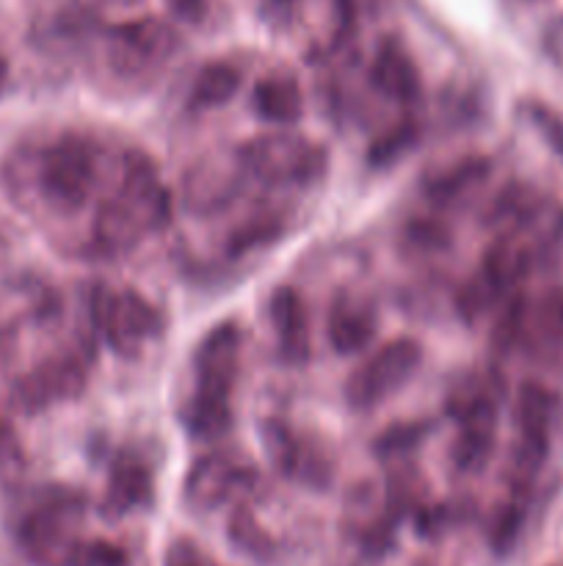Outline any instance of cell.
I'll return each mask as SVG.
<instances>
[{"instance_id":"obj_20","label":"cell","mask_w":563,"mask_h":566,"mask_svg":"<svg viewBox=\"0 0 563 566\" xmlns=\"http://www.w3.org/2000/svg\"><path fill=\"white\" fill-rule=\"evenodd\" d=\"M152 501V475L138 459H119L110 470L108 490L103 497V512L108 517H121V514L141 509Z\"/></svg>"},{"instance_id":"obj_12","label":"cell","mask_w":563,"mask_h":566,"mask_svg":"<svg viewBox=\"0 0 563 566\" xmlns=\"http://www.w3.org/2000/svg\"><path fill=\"white\" fill-rule=\"evenodd\" d=\"M506 398V381L495 370H475L447 396V412L458 429H497V412Z\"/></svg>"},{"instance_id":"obj_26","label":"cell","mask_w":563,"mask_h":566,"mask_svg":"<svg viewBox=\"0 0 563 566\" xmlns=\"http://www.w3.org/2000/svg\"><path fill=\"white\" fill-rule=\"evenodd\" d=\"M241 70L230 61H210L199 70L196 81L191 88V105L193 108H219V105L230 103L241 88Z\"/></svg>"},{"instance_id":"obj_3","label":"cell","mask_w":563,"mask_h":566,"mask_svg":"<svg viewBox=\"0 0 563 566\" xmlns=\"http://www.w3.org/2000/svg\"><path fill=\"white\" fill-rule=\"evenodd\" d=\"M423 363V346L412 337H397L375 348L346 381V401L357 412H368L395 396Z\"/></svg>"},{"instance_id":"obj_33","label":"cell","mask_w":563,"mask_h":566,"mask_svg":"<svg viewBox=\"0 0 563 566\" xmlns=\"http://www.w3.org/2000/svg\"><path fill=\"white\" fill-rule=\"evenodd\" d=\"M66 566H127V553L105 539H81Z\"/></svg>"},{"instance_id":"obj_7","label":"cell","mask_w":563,"mask_h":566,"mask_svg":"<svg viewBox=\"0 0 563 566\" xmlns=\"http://www.w3.org/2000/svg\"><path fill=\"white\" fill-rule=\"evenodd\" d=\"M517 348L544 368L563 370V287L524 298Z\"/></svg>"},{"instance_id":"obj_25","label":"cell","mask_w":563,"mask_h":566,"mask_svg":"<svg viewBox=\"0 0 563 566\" xmlns=\"http://www.w3.org/2000/svg\"><path fill=\"white\" fill-rule=\"evenodd\" d=\"M180 423L193 440H221L232 429L230 398H213L193 392L191 401L180 409Z\"/></svg>"},{"instance_id":"obj_23","label":"cell","mask_w":563,"mask_h":566,"mask_svg":"<svg viewBox=\"0 0 563 566\" xmlns=\"http://www.w3.org/2000/svg\"><path fill=\"white\" fill-rule=\"evenodd\" d=\"M144 235H147V230L141 227V221L116 197L105 199L97 208V216H94V238H97V243L105 252H130V249H136L141 243Z\"/></svg>"},{"instance_id":"obj_34","label":"cell","mask_w":563,"mask_h":566,"mask_svg":"<svg viewBox=\"0 0 563 566\" xmlns=\"http://www.w3.org/2000/svg\"><path fill=\"white\" fill-rule=\"evenodd\" d=\"M467 514V506L461 503H439V506H423L414 514V523L423 536H439L445 531H450L453 525H458Z\"/></svg>"},{"instance_id":"obj_41","label":"cell","mask_w":563,"mask_h":566,"mask_svg":"<svg viewBox=\"0 0 563 566\" xmlns=\"http://www.w3.org/2000/svg\"><path fill=\"white\" fill-rule=\"evenodd\" d=\"M276 3H293V0H276Z\"/></svg>"},{"instance_id":"obj_40","label":"cell","mask_w":563,"mask_h":566,"mask_svg":"<svg viewBox=\"0 0 563 566\" xmlns=\"http://www.w3.org/2000/svg\"><path fill=\"white\" fill-rule=\"evenodd\" d=\"M6 77H9V64H6V59L0 55V92H3L6 86Z\"/></svg>"},{"instance_id":"obj_5","label":"cell","mask_w":563,"mask_h":566,"mask_svg":"<svg viewBox=\"0 0 563 566\" xmlns=\"http://www.w3.org/2000/svg\"><path fill=\"white\" fill-rule=\"evenodd\" d=\"M177 50V33L160 17L121 22L108 31V61L119 75H144L166 64Z\"/></svg>"},{"instance_id":"obj_29","label":"cell","mask_w":563,"mask_h":566,"mask_svg":"<svg viewBox=\"0 0 563 566\" xmlns=\"http://www.w3.org/2000/svg\"><path fill=\"white\" fill-rule=\"evenodd\" d=\"M506 298H508L506 293H502L500 287H497L495 282L478 269L467 282H464L461 291H458V310L464 313V318L475 321L478 315L489 313L491 307L506 302Z\"/></svg>"},{"instance_id":"obj_15","label":"cell","mask_w":563,"mask_h":566,"mask_svg":"<svg viewBox=\"0 0 563 566\" xmlns=\"http://www.w3.org/2000/svg\"><path fill=\"white\" fill-rule=\"evenodd\" d=\"M268 313L279 357L287 365L307 363L309 352H312V340H309V315L304 298L293 287H279L270 296Z\"/></svg>"},{"instance_id":"obj_28","label":"cell","mask_w":563,"mask_h":566,"mask_svg":"<svg viewBox=\"0 0 563 566\" xmlns=\"http://www.w3.org/2000/svg\"><path fill=\"white\" fill-rule=\"evenodd\" d=\"M230 542L246 556L257 558V562H265V558L274 556V539L263 531V525L254 520V514L248 509L237 506L230 517Z\"/></svg>"},{"instance_id":"obj_37","label":"cell","mask_w":563,"mask_h":566,"mask_svg":"<svg viewBox=\"0 0 563 566\" xmlns=\"http://www.w3.org/2000/svg\"><path fill=\"white\" fill-rule=\"evenodd\" d=\"M163 566H219V564H215L213 558L196 545V542L180 536V539L169 542V547H166Z\"/></svg>"},{"instance_id":"obj_24","label":"cell","mask_w":563,"mask_h":566,"mask_svg":"<svg viewBox=\"0 0 563 566\" xmlns=\"http://www.w3.org/2000/svg\"><path fill=\"white\" fill-rule=\"evenodd\" d=\"M425 492H428V486H425V475L419 473L417 464L408 462V459L392 464L384 481V501L397 523L414 517L425 506Z\"/></svg>"},{"instance_id":"obj_6","label":"cell","mask_w":563,"mask_h":566,"mask_svg":"<svg viewBox=\"0 0 563 566\" xmlns=\"http://www.w3.org/2000/svg\"><path fill=\"white\" fill-rule=\"evenodd\" d=\"M94 182V153L83 138L64 136L44 153L42 186L61 208H81Z\"/></svg>"},{"instance_id":"obj_16","label":"cell","mask_w":563,"mask_h":566,"mask_svg":"<svg viewBox=\"0 0 563 566\" xmlns=\"http://www.w3.org/2000/svg\"><path fill=\"white\" fill-rule=\"evenodd\" d=\"M370 81L384 97L395 99V103H414L423 92L417 64L408 55V50L395 39H384L379 44L373 64H370Z\"/></svg>"},{"instance_id":"obj_18","label":"cell","mask_w":563,"mask_h":566,"mask_svg":"<svg viewBox=\"0 0 563 566\" xmlns=\"http://www.w3.org/2000/svg\"><path fill=\"white\" fill-rule=\"evenodd\" d=\"M237 171H243L241 160L235 169L219 158H204L188 171L185 177V202L199 213H213L221 210L232 199L237 188Z\"/></svg>"},{"instance_id":"obj_32","label":"cell","mask_w":563,"mask_h":566,"mask_svg":"<svg viewBox=\"0 0 563 566\" xmlns=\"http://www.w3.org/2000/svg\"><path fill=\"white\" fill-rule=\"evenodd\" d=\"M524 495L513 492L511 501L497 512L495 523H491V547L497 553H508L517 542L519 528H522V520H524Z\"/></svg>"},{"instance_id":"obj_36","label":"cell","mask_w":563,"mask_h":566,"mask_svg":"<svg viewBox=\"0 0 563 566\" xmlns=\"http://www.w3.org/2000/svg\"><path fill=\"white\" fill-rule=\"evenodd\" d=\"M528 116L533 119V125L539 127L541 136L546 138V144L555 149L557 158L563 160V119H561V116H557L555 111L546 108V105H541V103H530L528 105Z\"/></svg>"},{"instance_id":"obj_22","label":"cell","mask_w":563,"mask_h":566,"mask_svg":"<svg viewBox=\"0 0 563 566\" xmlns=\"http://www.w3.org/2000/svg\"><path fill=\"white\" fill-rule=\"evenodd\" d=\"M557 401L539 381H524L513 401V423L522 440L550 442L552 423H555Z\"/></svg>"},{"instance_id":"obj_30","label":"cell","mask_w":563,"mask_h":566,"mask_svg":"<svg viewBox=\"0 0 563 566\" xmlns=\"http://www.w3.org/2000/svg\"><path fill=\"white\" fill-rule=\"evenodd\" d=\"M417 136H419V127L414 125V122L408 119L397 122V125H392L390 130L381 133V136L370 144L368 160L373 166L395 164L401 155H406V149H412L414 144H417Z\"/></svg>"},{"instance_id":"obj_21","label":"cell","mask_w":563,"mask_h":566,"mask_svg":"<svg viewBox=\"0 0 563 566\" xmlns=\"http://www.w3.org/2000/svg\"><path fill=\"white\" fill-rule=\"evenodd\" d=\"M263 446L265 457L270 459L276 473L290 475V479H309L312 470L323 473V464L315 462L307 446H301V437L293 434L282 420H265L263 423Z\"/></svg>"},{"instance_id":"obj_2","label":"cell","mask_w":563,"mask_h":566,"mask_svg":"<svg viewBox=\"0 0 563 566\" xmlns=\"http://www.w3.org/2000/svg\"><path fill=\"white\" fill-rule=\"evenodd\" d=\"M81 514L83 497L77 492L50 490L36 495L17 528L22 551L42 566H66L72 551L81 542L75 531Z\"/></svg>"},{"instance_id":"obj_27","label":"cell","mask_w":563,"mask_h":566,"mask_svg":"<svg viewBox=\"0 0 563 566\" xmlns=\"http://www.w3.org/2000/svg\"><path fill=\"white\" fill-rule=\"evenodd\" d=\"M495 434L497 429H458L450 448L453 468L464 475L480 473L495 453Z\"/></svg>"},{"instance_id":"obj_13","label":"cell","mask_w":563,"mask_h":566,"mask_svg":"<svg viewBox=\"0 0 563 566\" xmlns=\"http://www.w3.org/2000/svg\"><path fill=\"white\" fill-rule=\"evenodd\" d=\"M346 528L362 545V551L368 556H384V553H390L392 545H395L397 520L386 509L384 492L373 495L370 490H359V495H353L348 501Z\"/></svg>"},{"instance_id":"obj_39","label":"cell","mask_w":563,"mask_h":566,"mask_svg":"<svg viewBox=\"0 0 563 566\" xmlns=\"http://www.w3.org/2000/svg\"><path fill=\"white\" fill-rule=\"evenodd\" d=\"M169 11L177 20L199 22L208 11V0H169Z\"/></svg>"},{"instance_id":"obj_9","label":"cell","mask_w":563,"mask_h":566,"mask_svg":"<svg viewBox=\"0 0 563 566\" xmlns=\"http://www.w3.org/2000/svg\"><path fill=\"white\" fill-rule=\"evenodd\" d=\"M252 468L246 459L232 451H215L208 457H199L191 464L182 484V495L196 509H215L230 501L241 486L252 481Z\"/></svg>"},{"instance_id":"obj_10","label":"cell","mask_w":563,"mask_h":566,"mask_svg":"<svg viewBox=\"0 0 563 566\" xmlns=\"http://www.w3.org/2000/svg\"><path fill=\"white\" fill-rule=\"evenodd\" d=\"M147 232L163 230L171 221V197L160 182L152 160L132 153L125 158V175H121L119 191L114 193Z\"/></svg>"},{"instance_id":"obj_14","label":"cell","mask_w":563,"mask_h":566,"mask_svg":"<svg viewBox=\"0 0 563 566\" xmlns=\"http://www.w3.org/2000/svg\"><path fill=\"white\" fill-rule=\"evenodd\" d=\"M379 329V315L368 298L357 293H340L329 307V343L337 354H359L373 343Z\"/></svg>"},{"instance_id":"obj_11","label":"cell","mask_w":563,"mask_h":566,"mask_svg":"<svg viewBox=\"0 0 563 566\" xmlns=\"http://www.w3.org/2000/svg\"><path fill=\"white\" fill-rule=\"evenodd\" d=\"M86 387V368L75 357H55L33 368L14 387V401L22 412H39L50 403L72 401Z\"/></svg>"},{"instance_id":"obj_4","label":"cell","mask_w":563,"mask_h":566,"mask_svg":"<svg viewBox=\"0 0 563 566\" xmlns=\"http://www.w3.org/2000/svg\"><path fill=\"white\" fill-rule=\"evenodd\" d=\"M94 326L116 354H136L147 340L160 335L163 318L158 310L136 291H108L97 287L92 296Z\"/></svg>"},{"instance_id":"obj_35","label":"cell","mask_w":563,"mask_h":566,"mask_svg":"<svg viewBox=\"0 0 563 566\" xmlns=\"http://www.w3.org/2000/svg\"><path fill=\"white\" fill-rule=\"evenodd\" d=\"M423 437H425V426H414V423L392 426V429H386L384 434L375 440V451H379L381 457L406 459V453L412 451Z\"/></svg>"},{"instance_id":"obj_19","label":"cell","mask_w":563,"mask_h":566,"mask_svg":"<svg viewBox=\"0 0 563 566\" xmlns=\"http://www.w3.org/2000/svg\"><path fill=\"white\" fill-rule=\"evenodd\" d=\"M254 114L270 125H293L304 114V94L296 75L290 72H270L259 77L252 92Z\"/></svg>"},{"instance_id":"obj_38","label":"cell","mask_w":563,"mask_h":566,"mask_svg":"<svg viewBox=\"0 0 563 566\" xmlns=\"http://www.w3.org/2000/svg\"><path fill=\"white\" fill-rule=\"evenodd\" d=\"M259 221H252L248 227H243L241 232L232 235V249L235 252H246V249L257 247V243L268 241V238L276 235V227H274V216H257Z\"/></svg>"},{"instance_id":"obj_17","label":"cell","mask_w":563,"mask_h":566,"mask_svg":"<svg viewBox=\"0 0 563 566\" xmlns=\"http://www.w3.org/2000/svg\"><path fill=\"white\" fill-rule=\"evenodd\" d=\"M489 160L478 158V155H469V158L453 160V164L442 166V169L428 171V177L423 182V191L439 208H453V205L472 197L489 180Z\"/></svg>"},{"instance_id":"obj_31","label":"cell","mask_w":563,"mask_h":566,"mask_svg":"<svg viewBox=\"0 0 563 566\" xmlns=\"http://www.w3.org/2000/svg\"><path fill=\"white\" fill-rule=\"evenodd\" d=\"M28 459L25 451H22V442L17 437L14 426L0 415V484L6 490H17L25 479Z\"/></svg>"},{"instance_id":"obj_1","label":"cell","mask_w":563,"mask_h":566,"mask_svg":"<svg viewBox=\"0 0 563 566\" xmlns=\"http://www.w3.org/2000/svg\"><path fill=\"white\" fill-rule=\"evenodd\" d=\"M237 160L243 175L257 177L268 186H309L326 175L329 153L301 133L274 130L243 144Z\"/></svg>"},{"instance_id":"obj_8","label":"cell","mask_w":563,"mask_h":566,"mask_svg":"<svg viewBox=\"0 0 563 566\" xmlns=\"http://www.w3.org/2000/svg\"><path fill=\"white\" fill-rule=\"evenodd\" d=\"M243 332L237 324H219L202 337L193 354V376H196L199 396L230 398L235 385L237 365H241Z\"/></svg>"}]
</instances>
